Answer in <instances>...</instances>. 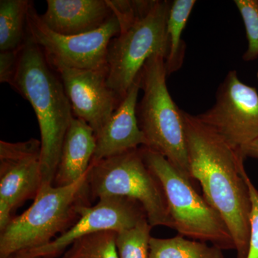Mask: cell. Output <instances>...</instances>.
<instances>
[{
    "mask_svg": "<svg viewBox=\"0 0 258 258\" xmlns=\"http://www.w3.org/2000/svg\"><path fill=\"white\" fill-rule=\"evenodd\" d=\"M195 4V0H174L171 3L167 21L169 52L165 60L167 76L182 66L186 45L181 35Z\"/></svg>",
    "mask_w": 258,
    "mask_h": 258,
    "instance_id": "obj_17",
    "label": "cell"
},
{
    "mask_svg": "<svg viewBox=\"0 0 258 258\" xmlns=\"http://www.w3.org/2000/svg\"><path fill=\"white\" fill-rule=\"evenodd\" d=\"M182 114L191 178L200 183L204 198L228 227L237 258H245L252 205L244 158L197 115Z\"/></svg>",
    "mask_w": 258,
    "mask_h": 258,
    "instance_id": "obj_1",
    "label": "cell"
},
{
    "mask_svg": "<svg viewBox=\"0 0 258 258\" xmlns=\"http://www.w3.org/2000/svg\"><path fill=\"white\" fill-rule=\"evenodd\" d=\"M153 227L147 219L130 230L117 233L116 248L119 258H149V242Z\"/></svg>",
    "mask_w": 258,
    "mask_h": 258,
    "instance_id": "obj_20",
    "label": "cell"
},
{
    "mask_svg": "<svg viewBox=\"0 0 258 258\" xmlns=\"http://www.w3.org/2000/svg\"><path fill=\"white\" fill-rule=\"evenodd\" d=\"M149 258H224L222 249L181 235L167 239L151 237Z\"/></svg>",
    "mask_w": 258,
    "mask_h": 258,
    "instance_id": "obj_18",
    "label": "cell"
},
{
    "mask_svg": "<svg viewBox=\"0 0 258 258\" xmlns=\"http://www.w3.org/2000/svg\"><path fill=\"white\" fill-rule=\"evenodd\" d=\"M257 79H258V72H257Z\"/></svg>",
    "mask_w": 258,
    "mask_h": 258,
    "instance_id": "obj_26",
    "label": "cell"
},
{
    "mask_svg": "<svg viewBox=\"0 0 258 258\" xmlns=\"http://www.w3.org/2000/svg\"><path fill=\"white\" fill-rule=\"evenodd\" d=\"M139 90L140 79L138 76L111 119L97 136L92 162L147 147V139L137 119Z\"/></svg>",
    "mask_w": 258,
    "mask_h": 258,
    "instance_id": "obj_13",
    "label": "cell"
},
{
    "mask_svg": "<svg viewBox=\"0 0 258 258\" xmlns=\"http://www.w3.org/2000/svg\"><path fill=\"white\" fill-rule=\"evenodd\" d=\"M10 86L35 111L41 137L42 184H53L64 137L74 115L58 73L28 35L19 51Z\"/></svg>",
    "mask_w": 258,
    "mask_h": 258,
    "instance_id": "obj_2",
    "label": "cell"
},
{
    "mask_svg": "<svg viewBox=\"0 0 258 258\" xmlns=\"http://www.w3.org/2000/svg\"><path fill=\"white\" fill-rule=\"evenodd\" d=\"M88 188L93 199L120 197L135 200L152 227L174 229L165 194L146 164L141 147L91 163Z\"/></svg>",
    "mask_w": 258,
    "mask_h": 258,
    "instance_id": "obj_7",
    "label": "cell"
},
{
    "mask_svg": "<svg viewBox=\"0 0 258 258\" xmlns=\"http://www.w3.org/2000/svg\"><path fill=\"white\" fill-rule=\"evenodd\" d=\"M246 157H251L258 159V139L249 145L247 152H246Z\"/></svg>",
    "mask_w": 258,
    "mask_h": 258,
    "instance_id": "obj_24",
    "label": "cell"
},
{
    "mask_svg": "<svg viewBox=\"0 0 258 258\" xmlns=\"http://www.w3.org/2000/svg\"><path fill=\"white\" fill-rule=\"evenodd\" d=\"M42 184L41 142H0V231L11 221L13 210L35 199Z\"/></svg>",
    "mask_w": 258,
    "mask_h": 258,
    "instance_id": "obj_11",
    "label": "cell"
},
{
    "mask_svg": "<svg viewBox=\"0 0 258 258\" xmlns=\"http://www.w3.org/2000/svg\"><path fill=\"white\" fill-rule=\"evenodd\" d=\"M114 15L111 0H47L40 16L55 33L79 35L96 31Z\"/></svg>",
    "mask_w": 258,
    "mask_h": 258,
    "instance_id": "obj_14",
    "label": "cell"
},
{
    "mask_svg": "<svg viewBox=\"0 0 258 258\" xmlns=\"http://www.w3.org/2000/svg\"><path fill=\"white\" fill-rule=\"evenodd\" d=\"M28 36L41 49L56 70H93L107 74V50L109 42L120 31L116 15L96 31L79 35H62L47 28L32 3L27 19Z\"/></svg>",
    "mask_w": 258,
    "mask_h": 258,
    "instance_id": "obj_8",
    "label": "cell"
},
{
    "mask_svg": "<svg viewBox=\"0 0 258 258\" xmlns=\"http://www.w3.org/2000/svg\"><path fill=\"white\" fill-rule=\"evenodd\" d=\"M55 71L63 84L74 116L86 121L97 137L120 104L107 83L106 73L67 68Z\"/></svg>",
    "mask_w": 258,
    "mask_h": 258,
    "instance_id": "obj_12",
    "label": "cell"
},
{
    "mask_svg": "<svg viewBox=\"0 0 258 258\" xmlns=\"http://www.w3.org/2000/svg\"><path fill=\"white\" fill-rule=\"evenodd\" d=\"M120 24L107 50V83L120 103L152 56L167 57V0H111Z\"/></svg>",
    "mask_w": 258,
    "mask_h": 258,
    "instance_id": "obj_3",
    "label": "cell"
},
{
    "mask_svg": "<svg viewBox=\"0 0 258 258\" xmlns=\"http://www.w3.org/2000/svg\"><path fill=\"white\" fill-rule=\"evenodd\" d=\"M90 169L68 186L42 184L31 206L0 231V258L42 247L69 230L79 217L78 208L88 204Z\"/></svg>",
    "mask_w": 258,
    "mask_h": 258,
    "instance_id": "obj_5",
    "label": "cell"
},
{
    "mask_svg": "<svg viewBox=\"0 0 258 258\" xmlns=\"http://www.w3.org/2000/svg\"><path fill=\"white\" fill-rule=\"evenodd\" d=\"M19 51L0 52V83L11 84L18 63Z\"/></svg>",
    "mask_w": 258,
    "mask_h": 258,
    "instance_id": "obj_23",
    "label": "cell"
},
{
    "mask_svg": "<svg viewBox=\"0 0 258 258\" xmlns=\"http://www.w3.org/2000/svg\"><path fill=\"white\" fill-rule=\"evenodd\" d=\"M144 161L165 194L174 229L179 235L210 242L222 249H235L228 227L218 212L200 196L192 182L176 170L164 156L141 147Z\"/></svg>",
    "mask_w": 258,
    "mask_h": 258,
    "instance_id": "obj_6",
    "label": "cell"
},
{
    "mask_svg": "<svg viewBox=\"0 0 258 258\" xmlns=\"http://www.w3.org/2000/svg\"><path fill=\"white\" fill-rule=\"evenodd\" d=\"M234 3L243 20L248 41L247 50L242 58L246 62L254 60L258 57V1L235 0Z\"/></svg>",
    "mask_w": 258,
    "mask_h": 258,
    "instance_id": "obj_21",
    "label": "cell"
},
{
    "mask_svg": "<svg viewBox=\"0 0 258 258\" xmlns=\"http://www.w3.org/2000/svg\"><path fill=\"white\" fill-rule=\"evenodd\" d=\"M77 213L78 221L62 235L42 247L18 253L28 257L54 258L85 236L104 231L118 233L147 219L138 202L120 197L101 198L94 206L83 204L78 208Z\"/></svg>",
    "mask_w": 258,
    "mask_h": 258,
    "instance_id": "obj_10",
    "label": "cell"
},
{
    "mask_svg": "<svg viewBox=\"0 0 258 258\" xmlns=\"http://www.w3.org/2000/svg\"><path fill=\"white\" fill-rule=\"evenodd\" d=\"M32 2L0 1V51H18L28 38L27 19Z\"/></svg>",
    "mask_w": 258,
    "mask_h": 258,
    "instance_id": "obj_16",
    "label": "cell"
},
{
    "mask_svg": "<svg viewBox=\"0 0 258 258\" xmlns=\"http://www.w3.org/2000/svg\"><path fill=\"white\" fill-rule=\"evenodd\" d=\"M96 147L94 131L74 116L64 137L54 186H68L81 178L91 166Z\"/></svg>",
    "mask_w": 258,
    "mask_h": 258,
    "instance_id": "obj_15",
    "label": "cell"
},
{
    "mask_svg": "<svg viewBox=\"0 0 258 258\" xmlns=\"http://www.w3.org/2000/svg\"><path fill=\"white\" fill-rule=\"evenodd\" d=\"M251 208L249 218V240L248 251L245 258H258V190L248 175L247 176Z\"/></svg>",
    "mask_w": 258,
    "mask_h": 258,
    "instance_id": "obj_22",
    "label": "cell"
},
{
    "mask_svg": "<svg viewBox=\"0 0 258 258\" xmlns=\"http://www.w3.org/2000/svg\"><path fill=\"white\" fill-rule=\"evenodd\" d=\"M117 233L97 232L76 240L63 258H119L116 248Z\"/></svg>",
    "mask_w": 258,
    "mask_h": 258,
    "instance_id": "obj_19",
    "label": "cell"
},
{
    "mask_svg": "<svg viewBox=\"0 0 258 258\" xmlns=\"http://www.w3.org/2000/svg\"><path fill=\"white\" fill-rule=\"evenodd\" d=\"M245 159L246 152L258 139V93L230 71L217 88L216 101L197 115Z\"/></svg>",
    "mask_w": 258,
    "mask_h": 258,
    "instance_id": "obj_9",
    "label": "cell"
},
{
    "mask_svg": "<svg viewBox=\"0 0 258 258\" xmlns=\"http://www.w3.org/2000/svg\"><path fill=\"white\" fill-rule=\"evenodd\" d=\"M166 57L152 56L139 74L144 95L137 106L139 127L147 141V148L170 162L192 182L182 110L171 98L166 86Z\"/></svg>",
    "mask_w": 258,
    "mask_h": 258,
    "instance_id": "obj_4",
    "label": "cell"
},
{
    "mask_svg": "<svg viewBox=\"0 0 258 258\" xmlns=\"http://www.w3.org/2000/svg\"><path fill=\"white\" fill-rule=\"evenodd\" d=\"M8 258H33V257H26V256H24L23 254L17 253L15 254H13L11 257Z\"/></svg>",
    "mask_w": 258,
    "mask_h": 258,
    "instance_id": "obj_25",
    "label": "cell"
}]
</instances>
